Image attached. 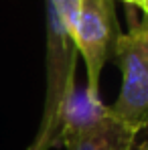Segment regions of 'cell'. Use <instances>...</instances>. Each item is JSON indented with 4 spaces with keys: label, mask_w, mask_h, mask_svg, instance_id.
<instances>
[{
    "label": "cell",
    "mask_w": 148,
    "mask_h": 150,
    "mask_svg": "<svg viewBox=\"0 0 148 150\" xmlns=\"http://www.w3.org/2000/svg\"><path fill=\"white\" fill-rule=\"evenodd\" d=\"M140 134L116 120L101 101L89 100L85 93L79 100L75 93L65 116L61 146L67 150H146V140Z\"/></svg>",
    "instance_id": "cell-3"
},
{
    "label": "cell",
    "mask_w": 148,
    "mask_h": 150,
    "mask_svg": "<svg viewBox=\"0 0 148 150\" xmlns=\"http://www.w3.org/2000/svg\"><path fill=\"white\" fill-rule=\"evenodd\" d=\"M126 4H130V6H138L142 12H146V0H122Z\"/></svg>",
    "instance_id": "cell-5"
},
{
    "label": "cell",
    "mask_w": 148,
    "mask_h": 150,
    "mask_svg": "<svg viewBox=\"0 0 148 150\" xmlns=\"http://www.w3.org/2000/svg\"><path fill=\"white\" fill-rule=\"evenodd\" d=\"M114 59L122 69V89L118 100L108 105L110 114L128 128L144 132L148 122V26L146 21L130 23L128 33H118Z\"/></svg>",
    "instance_id": "cell-2"
},
{
    "label": "cell",
    "mask_w": 148,
    "mask_h": 150,
    "mask_svg": "<svg viewBox=\"0 0 148 150\" xmlns=\"http://www.w3.org/2000/svg\"><path fill=\"white\" fill-rule=\"evenodd\" d=\"M118 37L112 0H81L79 14L73 25V43L77 55L85 63V96L93 101L99 98V79L106 61Z\"/></svg>",
    "instance_id": "cell-4"
},
{
    "label": "cell",
    "mask_w": 148,
    "mask_h": 150,
    "mask_svg": "<svg viewBox=\"0 0 148 150\" xmlns=\"http://www.w3.org/2000/svg\"><path fill=\"white\" fill-rule=\"evenodd\" d=\"M81 0H47V89L43 118L26 150H53L61 146L65 116L75 98L77 49L73 25Z\"/></svg>",
    "instance_id": "cell-1"
}]
</instances>
